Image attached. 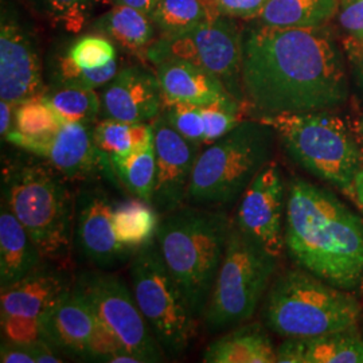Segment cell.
<instances>
[{"label": "cell", "instance_id": "cell-15", "mask_svg": "<svg viewBox=\"0 0 363 363\" xmlns=\"http://www.w3.org/2000/svg\"><path fill=\"white\" fill-rule=\"evenodd\" d=\"M6 140L43 159L69 182L91 181L100 171L109 172L94 144L91 125L65 123L50 135L39 138L11 130Z\"/></svg>", "mask_w": 363, "mask_h": 363}, {"label": "cell", "instance_id": "cell-28", "mask_svg": "<svg viewBox=\"0 0 363 363\" xmlns=\"http://www.w3.org/2000/svg\"><path fill=\"white\" fill-rule=\"evenodd\" d=\"M42 99L62 124L93 125L101 116V99L96 89L55 85L52 89H46Z\"/></svg>", "mask_w": 363, "mask_h": 363}, {"label": "cell", "instance_id": "cell-31", "mask_svg": "<svg viewBox=\"0 0 363 363\" xmlns=\"http://www.w3.org/2000/svg\"><path fill=\"white\" fill-rule=\"evenodd\" d=\"M27 6L54 26L78 33L91 16L97 0H25Z\"/></svg>", "mask_w": 363, "mask_h": 363}, {"label": "cell", "instance_id": "cell-8", "mask_svg": "<svg viewBox=\"0 0 363 363\" xmlns=\"http://www.w3.org/2000/svg\"><path fill=\"white\" fill-rule=\"evenodd\" d=\"M279 259L241 233L235 225L203 313L208 331L218 333L250 320L272 284Z\"/></svg>", "mask_w": 363, "mask_h": 363}, {"label": "cell", "instance_id": "cell-6", "mask_svg": "<svg viewBox=\"0 0 363 363\" xmlns=\"http://www.w3.org/2000/svg\"><path fill=\"white\" fill-rule=\"evenodd\" d=\"M298 167L350 196L363 167V150L354 130L331 111L261 116Z\"/></svg>", "mask_w": 363, "mask_h": 363}, {"label": "cell", "instance_id": "cell-33", "mask_svg": "<svg viewBox=\"0 0 363 363\" xmlns=\"http://www.w3.org/2000/svg\"><path fill=\"white\" fill-rule=\"evenodd\" d=\"M61 125L62 123L55 116L52 108L45 103L42 96L15 105L13 130L25 136L39 138L50 135Z\"/></svg>", "mask_w": 363, "mask_h": 363}, {"label": "cell", "instance_id": "cell-12", "mask_svg": "<svg viewBox=\"0 0 363 363\" xmlns=\"http://www.w3.org/2000/svg\"><path fill=\"white\" fill-rule=\"evenodd\" d=\"M40 337L66 355L101 362L111 352L124 350L100 327L94 313L70 286L40 318Z\"/></svg>", "mask_w": 363, "mask_h": 363}, {"label": "cell", "instance_id": "cell-9", "mask_svg": "<svg viewBox=\"0 0 363 363\" xmlns=\"http://www.w3.org/2000/svg\"><path fill=\"white\" fill-rule=\"evenodd\" d=\"M130 273L136 304L162 350L166 355H182L196 337L198 318L171 276L156 242L136 250Z\"/></svg>", "mask_w": 363, "mask_h": 363}, {"label": "cell", "instance_id": "cell-35", "mask_svg": "<svg viewBox=\"0 0 363 363\" xmlns=\"http://www.w3.org/2000/svg\"><path fill=\"white\" fill-rule=\"evenodd\" d=\"M163 116L178 130L183 138L191 143L205 144V118L202 106L198 105L175 104L164 106Z\"/></svg>", "mask_w": 363, "mask_h": 363}, {"label": "cell", "instance_id": "cell-21", "mask_svg": "<svg viewBox=\"0 0 363 363\" xmlns=\"http://www.w3.org/2000/svg\"><path fill=\"white\" fill-rule=\"evenodd\" d=\"M277 363H363V337L358 328L288 337L277 347Z\"/></svg>", "mask_w": 363, "mask_h": 363}, {"label": "cell", "instance_id": "cell-34", "mask_svg": "<svg viewBox=\"0 0 363 363\" xmlns=\"http://www.w3.org/2000/svg\"><path fill=\"white\" fill-rule=\"evenodd\" d=\"M70 60L84 69H100L116 61V48L111 39L100 35H88L78 39L69 49Z\"/></svg>", "mask_w": 363, "mask_h": 363}, {"label": "cell", "instance_id": "cell-14", "mask_svg": "<svg viewBox=\"0 0 363 363\" xmlns=\"http://www.w3.org/2000/svg\"><path fill=\"white\" fill-rule=\"evenodd\" d=\"M70 288L65 277L50 268L28 273L22 280L1 289V330L6 339L31 343L40 337V318Z\"/></svg>", "mask_w": 363, "mask_h": 363}, {"label": "cell", "instance_id": "cell-44", "mask_svg": "<svg viewBox=\"0 0 363 363\" xmlns=\"http://www.w3.org/2000/svg\"><path fill=\"white\" fill-rule=\"evenodd\" d=\"M361 40H362V39H361Z\"/></svg>", "mask_w": 363, "mask_h": 363}, {"label": "cell", "instance_id": "cell-10", "mask_svg": "<svg viewBox=\"0 0 363 363\" xmlns=\"http://www.w3.org/2000/svg\"><path fill=\"white\" fill-rule=\"evenodd\" d=\"M242 38L244 33L233 18L216 15L181 34L159 35L145 52V60L155 66L167 60H183L201 66L220 78L242 103Z\"/></svg>", "mask_w": 363, "mask_h": 363}, {"label": "cell", "instance_id": "cell-5", "mask_svg": "<svg viewBox=\"0 0 363 363\" xmlns=\"http://www.w3.org/2000/svg\"><path fill=\"white\" fill-rule=\"evenodd\" d=\"M362 315L358 296L298 267L273 280L262 308L265 327L286 339L358 328Z\"/></svg>", "mask_w": 363, "mask_h": 363}, {"label": "cell", "instance_id": "cell-36", "mask_svg": "<svg viewBox=\"0 0 363 363\" xmlns=\"http://www.w3.org/2000/svg\"><path fill=\"white\" fill-rule=\"evenodd\" d=\"M268 0H206L210 10L216 15L229 18L252 19L259 18Z\"/></svg>", "mask_w": 363, "mask_h": 363}, {"label": "cell", "instance_id": "cell-20", "mask_svg": "<svg viewBox=\"0 0 363 363\" xmlns=\"http://www.w3.org/2000/svg\"><path fill=\"white\" fill-rule=\"evenodd\" d=\"M164 106L214 104L237 100L220 78L201 66L183 60H167L156 65Z\"/></svg>", "mask_w": 363, "mask_h": 363}, {"label": "cell", "instance_id": "cell-43", "mask_svg": "<svg viewBox=\"0 0 363 363\" xmlns=\"http://www.w3.org/2000/svg\"><path fill=\"white\" fill-rule=\"evenodd\" d=\"M354 132H355V135H357V138H358V140H359V143H361V147H362L363 150V116L359 117L355 123H354Z\"/></svg>", "mask_w": 363, "mask_h": 363}, {"label": "cell", "instance_id": "cell-42", "mask_svg": "<svg viewBox=\"0 0 363 363\" xmlns=\"http://www.w3.org/2000/svg\"><path fill=\"white\" fill-rule=\"evenodd\" d=\"M350 196L363 213V167L359 169V172L355 177Z\"/></svg>", "mask_w": 363, "mask_h": 363}, {"label": "cell", "instance_id": "cell-13", "mask_svg": "<svg viewBox=\"0 0 363 363\" xmlns=\"http://www.w3.org/2000/svg\"><path fill=\"white\" fill-rule=\"evenodd\" d=\"M286 203L283 174L272 160L241 195L233 220L241 233L277 259L286 250Z\"/></svg>", "mask_w": 363, "mask_h": 363}, {"label": "cell", "instance_id": "cell-29", "mask_svg": "<svg viewBox=\"0 0 363 363\" xmlns=\"http://www.w3.org/2000/svg\"><path fill=\"white\" fill-rule=\"evenodd\" d=\"M109 163L130 194L152 205L156 177L154 142L127 155L112 157Z\"/></svg>", "mask_w": 363, "mask_h": 363}, {"label": "cell", "instance_id": "cell-7", "mask_svg": "<svg viewBox=\"0 0 363 363\" xmlns=\"http://www.w3.org/2000/svg\"><path fill=\"white\" fill-rule=\"evenodd\" d=\"M274 130L265 123L242 120L199 152L189 186L187 202L226 206L235 202L261 169L272 162Z\"/></svg>", "mask_w": 363, "mask_h": 363}, {"label": "cell", "instance_id": "cell-16", "mask_svg": "<svg viewBox=\"0 0 363 363\" xmlns=\"http://www.w3.org/2000/svg\"><path fill=\"white\" fill-rule=\"evenodd\" d=\"M43 66L34 35L15 13L1 9L0 97L13 104L43 96Z\"/></svg>", "mask_w": 363, "mask_h": 363}, {"label": "cell", "instance_id": "cell-4", "mask_svg": "<svg viewBox=\"0 0 363 363\" xmlns=\"http://www.w3.org/2000/svg\"><path fill=\"white\" fill-rule=\"evenodd\" d=\"M65 177L49 163H21L3 174V201L25 226L45 259H67L77 199Z\"/></svg>", "mask_w": 363, "mask_h": 363}, {"label": "cell", "instance_id": "cell-38", "mask_svg": "<svg viewBox=\"0 0 363 363\" xmlns=\"http://www.w3.org/2000/svg\"><path fill=\"white\" fill-rule=\"evenodd\" d=\"M342 46L345 50L352 82L363 100V40L346 35Z\"/></svg>", "mask_w": 363, "mask_h": 363}, {"label": "cell", "instance_id": "cell-22", "mask_svg": "<svg viewBox=\"0 0 363 363\" xmlns=\"http://www.w3.org/2000/svg\"><path fill=\"white\" fill-rule=\"evenodd\" d=\"M43 259L25 226L1 202L0 213V286H11L33 272Z\"/></svg>", "mask_w": 363, "mask_h": 363}, {"label": "cell", "instance_id": "cell-23", "mask_svg": "<svg viewBox=\"0 0 363 363\" xmlns=\"http://www.w3.org/2000/svg\"><path fill=\"white\" fill-rule=\"evenodd\" d=\"M206 363H274L277 349L259 323L237 325L210 343L203 352Z\"/></svg>", "mask_w": 363, "mask_h": 363}, {"label": "cell", "instance_id": "cell-18", "mask_svg": "<svg viewBox=\"0 0 363 363\" xmlns=\"http://www.w3.org/2000/svg\"><path fill=\"white\" fill-rule=\"evenodd\" d=\"M113 208L108 195L99 189L78 195L74 240L79 253L100 269L115 268L136 253L118 241Z\"/></svg>", "mask_w": 363, "mask_h": 363}, {"label": "cell", "instance_id": "cell-30", "mask_svg": "<svg viewBox=\"0 0 363 363\" xmlns=\"http://www.w3.org/2000/svg\"><path fill=\"white\" fill-rule=\"evenodd\" d=\"M216 16L206 0H160L150 18L159 35H175Z\"/></svg>", "mask_w": 363, "mask_h": 363}, {"label": "cell", "instance_id": "cell-27", "mask_svg": "<svg viewBox=\"0 0 363 363\" xmlns=\"http://www.w3.org/2000/svg\"><path fill=\"white\" fill-rule=\"evenodd\" d=\"M156 211L151 203L139 198L117 205L113 208V225L118 241L132 250L152 242L160 222Z\"/></svg>", "mask_w": 363, "mask_h": 363}, {"label": "cell", "instance_id": "cell-32", "mask_svg": "<svg viewBox=\"0 0 363 363\" xmlns=\"http://www.w3.org/2000/svg\"><path fill=\"white\" fill-rule=\"evenodd\" d=\"M118 72V64L116 61L100 69H84L76 65L70 57L61 55L57 58L52 78L55 85L62 86H77L86 89H99L105 86L109 81H112Z\"/></svg>", "mask_w": 363, "mask_h": 363}, {"label": "cell", "instance_id": "cell-17", "mask_svg": "<svg viewBox=\"0 0 363 363\" xmlns=\"http://www.w3.org/2000/svg\"><path fill=\"white\" fill-rule=\"evenodd\" d=\"M151 124L156 156L152 206L163 214H169L187 202L199 145L183 138L162 113Z\"/></svg>", "mask_w": 363, "mask_h": 363}, {"label": "cell", "instance_id": "cell-19", "mask_svg": "<svg viewBox=\"0 0 363 363\" xmlns=\"http://www.w3.org/2000/svg\"><path fill=\"white\" fill-rule=\"evenodd\" d=\"M100 99L101 117L124 123L154 121L164 108L157 76L143 66L118 70Z\"/></svg>", "mask_w": 363, "mask_h": 363}, {"label": "cell", "instance_id": "cell-39", "mask_svg": "<svg viewBox=\"0 0 363 363\" xmlns=\"http://www.w3.org/2000/svg\"><path fill=\"white\" fill-rule=\"evenodd\" d=\"M0 362L37 363L34 342L18 343V342L6 339V342L1 343V349H0Z\"/></svg>", "mask_w": 363, "mask_h": 363}, {"label": "cell", "instance_id": "cell-41", "mask_svg": "<svg viewBox=\"0 0 363 363\" xmlns=\"http://www.w3.org/2000/svg\"><path fill=\"white\" fill-rule=\"evenodd\" d=\"M109 1H112L113 4H121V6L136 9L150 16V13H152V10L155 9L156 4L160 0H109Z\"/></svg>", "mask_w": 363, "mask_h": 363}, {"label": "cell", "instance_id": "cell-3", "mask_svg": "<svg viewBox=\"0 0 363 363\" xmlns=\"http://www.w3.org/2000/svg\"><path fill=\"white\" fill-rule=\"evenodd\" d=\"M232 226L223 210L187 206L159 222L156 244L162 259L198 319L208 307Z\"/></svg>", "mask_w": 363, "mask_h": 363}, {"label": "cell", "instance_id": "cell-24", "mask_svg": "<svg viewBox=\"0 0 363 363\" xmlns=\"http://www.w3.org/2000/svg\"><path fill=\"white\" fill-rule=\"evenodd\" d=\"M101 35L116 42L120 48L145 60V52L156 39V28L147 13L128 6L113 7L96 21Z\"/></svg>", "mask_w": 363, "mask_h": 363}, {"label": "cell", "instance_id": "cell-26", "mask_svg": "<svg viewBox=\"0 0 363 363\" xmlns=\"http://www.w3.org/2000/svg\"><path fill=\"white\" fill-rule=\"evenodd\" d=\"M94 144L111 174V159L130 154L154 142V128L148 123H124L103 118L93 127Z\"/></svg>", "mask_w": 363, "mask_h": 363}, {"label": "cell", "instance_id": "cell-1", "mask_svg": "<svg viewBox=\"0 0 363 363\" xmlns=\"http://www.w3.org/2000/svg\"><path fill=\"white\" fill-rule=\"evenodd\" d=\"M241 79L245 100L259 117L334 111L350 97L343 46L325 26L249 28Z\"/></svg>", "mask_w": 363, "mask_h": 363}, {"label": "cell", "instance_id": "cell-11", "mask_svg": "<svg viewBox=\"0 0 363 363\" xmlns=\"http://www.w3.org/2000/svg\"><path fill=\"white\" fill-rule=\"evenodd\" d=\"M73 288L86 301L108 335L143 363L162 362L167 357L139 310L130 288L116 274L85 272Z\"/></svg>", "mask_w": 363, "mask_h": 363}, {"label": "cell", "instance_id": "cell-25", "mask_svg": "<svg viewBox=\"0 0 363 363\" xmlns=\"http://www.w3.org/2000/svg\"><path fill=\"white\" fill-rule=\"evenodd\" d=\"M339 0H268L259 23L280 28H319L337 16Z\"/></svg>", "mask_w": 363, "mask_h": 363}, {"label": "cell", "instance_id": "cell-2", "mask_svg": "<svg viewBox=\"0 0 363 363\" xmlns=\"http://www.w3.org/2000/svg\"><path fill=\"white\" fill-rule=\"evenodd\" d=\"M286 252L295 265L363 296V218L331 190L296 178L289 183Z\"/></svg>", "mask_w": 363, "mask_h": 363}, {"label": "cell", "instance_id": "cell-37", "mask_svg": "<svg viewBox=\"0 0 363 363\" xmlns=\"http://www.w3.org/2000/svg\"><path fill=\"white\" fill-rule=\"evenodd\" d=\"M337 21L347 37L363 40V0H339Z\"/></svg>", "mask_w": 363, "mask_h": 363}, {"label": "cell", "instance_id": "cell-40", "mask_svg": "<svg viewBox=\"0 0 363 363\" xmlns=\"http://www.w3.org/2000/svg\"><path fill=\"white\" fill-rule=\"evenodd\" d=\"M15 105L10 101L1 100L0 103V133L3 138L9 135V132L13 128V115H15Z\"/></svg>", "mask_w": 363, "mask_h": 363}]
</instances>
